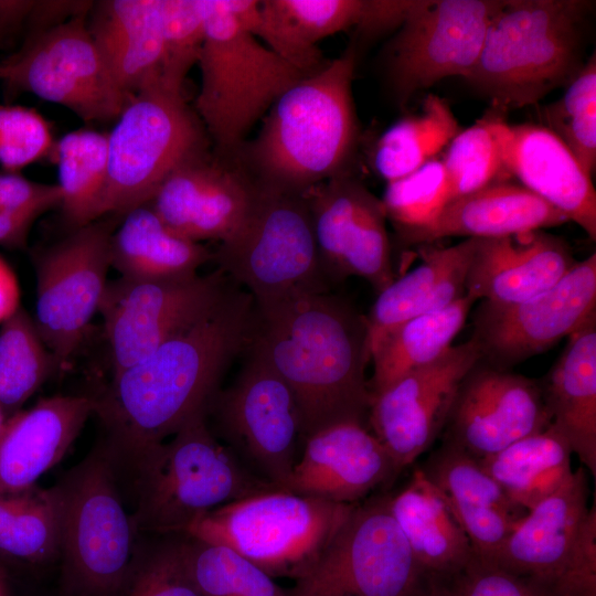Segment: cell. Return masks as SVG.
Wrapping results in <instances>:
<instances>
[{
	"label": "cell",
	"instance_id": "1",
	"mask_svg": "<svg viewBox=\"0 0 596 596\" xmlns=\"http://www.w3.org/2000/svg\"><path fill=\"white\" fill-rule=\"evenodd\" d=\"M255 326V301L234 283L210 312L89 396L115 462L164 441L206 409L230 364L251 345Z\"/></svg>",
	"mask_w": 596,
	"mask_h": 596
},
{
	"label": "cell",
	"instance_id": "2",
	"mask_svg": "<svg viewBox=\"0 0 596 596\" xmlns=\"http://www.w3.org/2000/svg\"><path fill=\"white\" fill-rule=\"evenodd\" d=\"M255 306L252 344L291 390L302 440L339 423L369 428L365 316L331 290Z\"/></svg>",
	"mask_w": 596,
	"mask_h": 596
},
{
	"label": "cell",
	"instance_id": "3",
	"mask_svg": "<svg viewBox=\"0 0 596 596\" xmlns=\"http://www.w3.org/2000/svg\"><path fill=\"white\" fill-rule=\"evenodd\" d=\"M356 47L289 87L236 159L260 185L302 194L351 171L359 125L352 95Z\"/></svg>",
	"mask_w": 596,
	"mask_h": 596
},
{
	"label": "cell",
	"instance_id": "4",
	"mask_svg": "<svg viewBox=\"0 0 596 596\" xmlns=\"http://www.w3.org/2000/svg\"><path fill=\"white\" fill-rule=\"evenodd\" d=\"M116 467L131 476L135 531L156 535L184 534L215 508L279 490L253 476L213 435L205 409L191 416L169 440Z\"/></svg>",
	"mask_w": 596,
	"mask_h": 596
},
{
	"label": "cell",
	"instance_id": "5",
	"mask_svg": "<svg viewBox=\"0 0 596 596\" xmlns=\"http://www.w3.org/2000/svg\"><path fill=\"white\" fill-rule=\"evenodd\" d=\"M590 9L592 2L583 0H504L466 81L502 111L536 104L567 86L585 64Z\"/></svg>",
	"mask_w": 596,
	"mask_h": 596
},
{
	"label": "cell",
	"instance_id": "6",
	"mask_svg": "<svg viewBox=\"0 0 596 596\" xmlns=\"http://www.w3.org/2000/svg\"><path fill=\"white\" fill-rule=\"evenodd\" d=\"M195 99L213 153L236 158L252 128L304 78L263 44L238 13L236 0H205V38Z\"/></svg>",
	"mask_w": 596,
	"mask_h": 596
},
{
	"label": "cell",
	"instance_id": "7",
	"mask_svg": "<svg viewBox=\"0 0 596 596\" xmlns=\"http://www.w3.org/2000/svg\"><path fill=\"white\" fill-rule=\"evenodd\" d=\"M356 504L272 490L209 511L183 535L228 547L273 578L295 581L316 563Z\"/></svg>",
	"mask_w": 596,
	"mask_h": 596
},
{
	"label": "cell",
	"instance_id": "8",
	"mask_svg": "<svg viewBox=\"0 0 596 596\" xmlns=\"http://www.w3.org/2000/svg\"><path fill=\"white\" fill-rule=\"evenodd\" d=\"M213 262L256 305L332 287L319 259L304 195L260 184L247 215L220 243Z\"/></svg>",
	"mask_w": 596,
	"mask_h": 596
},
{
	"label": "cell",
	"instance_id": "9",
	"mask_svg": "<svg viewBox=\"0 0 596 596\" xmlns=\"http://www.w3.org/2000/svg\"><path fill=\"white\" fill-rule=\"evenodd\" d=\"M107 135V175L98 220L121 217L148 203L177 167L212 149L183 94L160 86L137 93Z\"/></svg>",
	"mask_w": 596,
	"mask_h": 596
},
{
	"label": "cell",
	"instance_id": "10",
	"mask_svg": "<svg viewBox=\"0 0 596 596\" xmlns=\"http://www.w3.org/2000/svg\"><path fill=\"white\" fill-rule=\"evenodd\" d=\"M63 496L60 556L77 596H116L136 556L135 529L119 477L103 444L58 482Z\"/></svg>",
	"mask_w": 596,
	"mask_h": 596
},
{
	"label": "cell",
	"instance_id": "11",
	"mask_svg": "<svg viewBox=\"0 0 596 596\" xmlns=\"http://www.w3.org/2000/svg\"><path fill=\"white\" fill-rule=\"evenodd\" d=\"M213 435L259 480L286 490L302 445L294 394L251 343L236 377L209 402Z\"/></svg>",
	"mask_w": 596,
	"mask_h": 596
},
{
	"label": "cell",
	"instance_id": "12",
	"mask_svg": "<svg viewBox=\"0 0 596 596\" xmlns=\"http://www.w3.org/2000/svg\"><path fill=\"white\" fill-rule=\"evenodd\" d=\"M390 494L356 504L289 596H428L429 577L389 507Z\"/></svg>",
	"mask_w": 596,
	"mask_h": 596
},
{
	"label": "cell",
	"instance_id": "13",
	"mask_svg": "<svg viewBox=\"0 0 596 596\" xmlns=\"http://www.w3.org/2000/svg\"><path fill=\"white\" fill-rule=\"evenodd\" d=\"M87 14L28 34L21 49L0 62L7 92L34 94L85 123L117 119L130 98L116 84L89 33Z\"/></svg>",
	"mask_w": 596,
	"mask_h": 596
},
{
	"label": "cell",
	"instance_id": "14",
	"mask_svg": "<svg viewBox=\"0 0 596 596\" xmlns=\"http://www.w3.org/2000/svg\"><path fill=\"white\" fill-rule=\"evenodd\" d=\"M120 219L108 215L70 228L58 241L32 252L34 322L58 370L67 368L98 311L108 283L110 238Z\"/></svg>",
	"mask_w": 596,
	"mask_h": 596
},
{
	"label": "cell",
	"instance_id": "15",
	"mask_svg": "<svg viewBox=\"0 0 596 596\" xmlns=\"http://www.w3.org/2000/svg\"><path fill=\"white\" fill-rule=\"evenodd\" d=\"M504 0H416L384 50L395 100L405 105L439 81L471 74L492 18Z\"/></svg>",
	"mask_w": 596,
	"mask_h": 596
},
{
	"label": "cell",
	"instance_id": "16",
	"mask_svg": "<svg viewBox=\"0 0 596 596\" xmlns=\"http://www.w3.org/2000/svg\"><path fill=\"white\" fill-rule=\"evenodd\" d=\"M234 281L221 270L180 278L119 277L108 281L98 311L104 319L111 375L151 354L210 312Z\"/></svg>",
	"mask_w": 596,
	"mask_h": 596
},
{
	"label": "cell",
	"instance_id": "17",
	"mask_svg": "<svg viewBox=\"0 0 596 596\" xmlns=\"http://www.w3.org/2000/svg\"><path fill=\"white\" fill-rule=\"evenodd\" d=\"M596 313V254L551 288L519 302L482 301L473 317L481 361L509 370L568 338Z\"/></svg>",
	"mask_w": 596,
	"mask_h": 596
},
{
	"label": "cell",
	"instance_id": "18",
	"mask_svg": "<svg viewBox=\"0 0 596 596\" xmlns=\"http://www.w3.org/2000/svg\"><path fill=\"white\" fill-rule=\"evenodd\" d=\"M322 269L331 285L365 279L379 294L394 279L386 213L351 171L302 193Z\"/></svg>",
	"mask_w": 596,
	"mask_h": 596
},
{
	"label": "cell",
	"instance_id": "19",
	"mask_svg": "<svg viewBox=\"0 0 596 596\" xmlns=\"http://www.w3.org/2000/svg\"><path fill=\"white\" fill-rule=\"evenodd\" d=\"M416 0H241L249 31L305 75L327 64L318 43L355 28L365 36L396 30Z\"/></svg>",
	"mask_w": 596,
	"mask_h": 596
},
{
	"label": "cell",
	"instance_id": "20",
	"mask_svg": "<svg viewBox=\"0 0 596 596\" xmlns=\"http://www.w3.org/2000/svg\"><path fill=\"white\" fill-rule=\"evenodd\" d=\"M480 359L469 339L372 394L369 428L398 475L441 435L460 382Z\"/></svg>",
	"mask_w": 596,
	"mask_h": 596
},
{
	"label": "cell",
	"instance_id": "21",
	"mask_svg": "<svg viewBox=\"0 0 596 596\" xmlns=\"http://www.w3.org/2000/svg\"><path fill=\"white\" fill-rule=\"evenodd\" d=\"M550 425L540 380L479 360L460 382L441 434L482 459Z\"/></svg>",
	"mask_w": 596,
	"mask_h": 596
},
{
	"label": "cell",
	"instance_id": "22",
	"mask_svg": "<svg viewBox=\"0 0 596 596\" xmlns=\"http://www.w3.org/2000/svg\"><path fill=\"white\" fill-rule=\"evenodd\" d=\"M257 189L236 158L211 149L169 173L147 204L178 235L221 243L241 225Z\"/></svg>",
	"mask_w": 596,
	"mask_h": 596
},
{
	"label": "cell",
	"instance_id": "23",
	"mask_svg": "<svg viewBox=\"0 0 596 596\" xmlns=\"http://www.w3.org/2000/svg\"><path fill=\"white\" fill-rule=\"evenodd\" d=\"M398 472L382 444L354 422L328 426L302 440L286 491L355 504Z\"/></svg>",
	"mask_w": 596,
	"mask_h": 596
},
{
	"label": "cell",
	"instance_id": "24",
	"mask_svg": "<svg viewBox=\"0 0 596 596\" xmlns=\"http://www.w3.org/2000/svg\"><path fill=\"white\" fill-rule=\"evenodd\" d=\"M576 263L568 244L543 230L476 240L466 295L475 301L519 302L557 284Z\"/></svg>",
	"mask_w": 596,
	"mask_h": 596
},
{
	"label": "cell",
	"instance_id": "25",
	"mask_svg": "<svg viewBox=\"0 0 596 596\" xmlns=\"http://www.w3.org/2000/svg\"><path fill=\"white\" fill-rule=\"evenodd\" d=\"M419 469L445 499L472 554L493 562L528 511L504 493L478 459L449 443L443 441Z\"/></svg>",
	"mask_w": 596,
	"mask_h": 596
},
{
	"label": "cell",
	"instance_id": "26",
	"mask_svg": "<svg viewBox=\"0 0 596 596\" xmlns=\"http://www.w3.org/2000/svg\"><path fill=\"white\" fill-rule=\"evenodd\" d=\"M587 500L585 468L579 467L557 490L525 513L491 563L538 579L555 593L588 514Z\"/></svg>",
	"mask_w": 596,
	"mask_h": 596
},
{
	"label": "cell",
	"instance_id": "27",
	"mask_svg": "<svg viewBox=\"0 0 596 596\" xmlns=\"http://www.w3.org/2000/svg\"><path fill=\"white\" fill-rule=\"evenodd\" d=\"M566 222L558 210L518 182L502 180L451 200L427 224L396 235L403 245L422 246L454 236L498 238Z\"/></svg>",
	"mask_w": 596,
	"mask_h": 596
},
{
	"label": "cell",
	"instance_id": "28",
	"mask_svg": "<svg viewBox=\"0 0 596 596\" xmlns=\"http://www.w3.org/2000/svg\"><path fill=\"white\" fill-rule=\"evenodd\" d=\"M509 178L558 210L596 240V191L570 149L543 125H510Z\"/></svg>",
	"mask_w": 596,
	"mask_h": 596
},
{
	"label": "cell",
	"instance_id": "29",
	"mask_svg": "<svg viewBox=\"0 0 596 596\" xmlns=\"http://www.w3.org/2000/svg\"><path fill=\"white\" fill-rule=\"evenodd\" d=\"M91 414L89 396L56 395L11 415L0 438V491L36 485L62 459Z\"/></svg>",
	"mask_w": 596,
	"mask_h": 596
},
{
	"label": "cell",
	"instance_id": "30",
	"mask_svg": "<svg viewBox=\"0 0 596 596\" xmlns=\"http://www.w3.org/2000/svg\"><path fill=\"white\" fill-rule=\"evenodd\" d=\"M91 11L89 33L121 92L131 99L163 87L160 0L99 1Z\"/></svg>",
	"mask_w": 596,
	"mask_h": 596
},
{
	"label": "cell",
	"instance_id": "31",
	"mask_svg": "<svg viewBox=\"0 0 596 596\" xmlns=\"http://www.w3.org/2000/svg\"><path fill=\"white\" fill-rule=\"evenodd\" d=\"M541 381L551 425L596 476V313L568 338Z\"/></svg>",
	"mask_w": 596,
	"mask_h": 596
},
{
	"label": "cell",
	"instance_id": "32",
	"mask_svg": "<svg viewBox=\"0 0 596 596\" xmlns=\"http://www.w3.org/2000/svg\"><path fill=\"white\" fill-rule=\"evenodd\" d=\"M476 238L451 246L422 245V263L377 294L366 318L369 344L411 318L449 307L466 296Z\"/></svg>",
	"mask_w": 596,
	"mask_h": 596
},
{
	"label": "cell",
	"instance_id": "33",
	"mask_svg": "<svg viewBox=\"0 0 596 596\" xmlns=\"http://www.w3.org/2000/svg\"><path fill=\"white\" fill-rule=\"evenodd\" d=\"M389 507L429 578L453 574L472 557L465 531L419 468L400 492L390 496Z\"/></svg>",
	"mask_w": 596,
	"mask_h": 596
},
{
	"label": "cell",
	"instance_id": "34",
	"mask_svg": "<svg viewBox=\"0 0 596 596\" xmlns=\"http://www.w3.org/2000/svg\"><path fill=\"white\" fill-rule=\"evenodd\" d=\"M120 220L110 238L109 256L110 267L121 277H189L214 259V252L174 233L147 203Z\"/></svg>",
	"mask_w": 596,
	"mask_h": 596
},
{
	"label": "cell",
	"instance_id": "35",
	"mask_svg": "<svg viewBox=\"0 0 596 596\" xmlns=\"http://www.w3.org/2000/svg\"><path fill=\"white\" fill-rule=\"evenodd\" d=\"M475 302L466 295L447 308L403 321L370 342L371 394L444 355L453 347Z\"/></svg>",
	"mask_w": 596,
	"mask_h": 596
},
{
	"label": "cell",
	"instance_id": "36",
	"mask_svg": "<svg viewBox=\"0 0 596 596\" xmlns=\"http://www.w3.org/2000/svg\"><path fill=\"white\" fill-rule=\"evenodd\" d=\"M571 455L567 441L550 425L478 461L514 503L529 511L571 477Z\"/></svg>",
	"mask_w": 596,
	"mask_h": 596
},
{
	"label": "cell",
	"instance_id": "37",
	"mask_svg": "<svg viewBox=\"0 0 596 596\" xmlns=\"http://www.w3.org/2000/svg\"><path fill=\"white\" fill-rule=\"evenodd\" d=\"M461 129L447 100L428 94L418 113L380 136L373 150L374 170L386 183L398 180L436 159Z\"/></svg>",
	"mask_w": 596,
	"mask_h": 596
},
{
	"label": "cell",
	"instance_id": "38",
	"mask_svg": "<svg viewBox=\"0 0 596 596\" xmlns=\"http://www.w3.org/2000/svg\"><path fill=\"white\" fill-rule=\"evenodd\" d=\"M63 496L58 485L0 491V553L30 563L60 556Z\"/></svg>",
	"mask_w": 596,
	"mask_h": 596
},
{
	"label": "cell",
	"instance_id": "39",
	"mask_svg": "<svg viewBox=\"0 0 596 596\" xmlns=\"http://www.w3.org/2000/svg\"><path fill=\"white\" fill-rule=\"evenodd\" d=\"M50 158L57 167L60 209L68 228L98 220L107 175L108 135L85 128L71 131L55 141Z\"/></svg>",
	"mask_w": 596,
	"mask_h": 596
},
{
	"label": "cell",
	"instance_id": "40",
	"mask_svg": "<svg viewBox=\"0 0 596 596\" xmlns=\"http://www.w3.org/2000/svg\"><path fill=\"white\" fill-rule=\"evenodd\" d=\"M509 138L510 125L503 111L493 107L454 137L441 161L455 199L490 183L511 180L505 170Z\"/></svg>",
	"mask_w": 596,
	"mask_h": 596
},
{
	"label": "cell",
	"instance_id": "41",
	"mask_svg": "<svg viewBox=\"0 0 596 596\" xmlns=\"http://www.w3.org/2000/svg\"><path fill=\"white\" fill-rule=\"evenodd\" d=\"M58 370L35 326L20 307L0 328V405L9 418Z\"/></svg>",
	"mask_w": 596,
	"mask_h": 596
},
{
	"label": "cell",
	"instance_id": "42",
	"mask_svg": "<svg viewBox=\"0 0 596 596\" xmlns=\"http://www.w3.org/2000/svg\"><path fill=\"white\" fill-rule=\"evenodd\" d=\"M182 550L203 596H289L270 575L228 547L183 535Z\"/></svg>",
	"mask_w": 596,
	"mask_h": 596
},
{
	"label": "cell",
	"instance_id": "43",
	"mask_svg": "<svg viewBox=\"0 0 596 596\" xmlns=\"http://www.w3.org/2000/svg\"><path fill=\"white\" fill-rule=\"evenodd\" d=\"M551 130L570 149L590 178L596 166V57L585 62L565 94L543 110Z\"/></svg>",
	"mask_w": 596,
	"mask_h": 596
},
{
	"label": "cell",
	"instance_id": "44",
	"mask_svg": "<svg viewBox=\"0 0 596 596\" xmlns=\"http://www.w3.org/2000/svg\"><path fill=\"white\" fill-rule=\"evenodd\" d=\"M441 159H433L414 172L386 183L383 198L386 217L396 232L423 226L454 200Z\"/></svg>",
	"mask_w": 596,
	"mask_h": 596
},
{
	"label": "cell",
	"instance_id": "45",
	"mask_svg": "<svg viewBox=\"0 0 596 596\" xmlns=\"http://www.w3.org/2000/svg\"><path fill=\"white\" fill-rule=\"evenodd\" d=\"M162 86L183 94L184 79L198 64L205 38V0H160Z\"/></svg>",
	"mask_w": 596,
	"mask_h": 596
},
{
	"label": "cell",
	"instance_id": "46",
	"mask_svg": "<svg viewBox=\"0 0 596 596\" xmlns=\"http://www.w3.org/2000/svg\"><path fill=\"white\" fill-rule=\"evenodd\" d=\"M160 538L136 553L132 567L116 596H203L185 566L183 534Z\"/></svg>",
	"mask_w": 596,
	"mask_h": 596
},
{
	"label": "cell",
	"instance_id": "47",
	"mask_svg": "<svg viewBox=\"0 0 596 596\" xmlns=\"http://www.w3.org/2000/svg\"><path fill=\"white\" fill-rule=\"evenodd\" d=\"M428 596H556L549 585L472 554L459 571L429 578Z\"/></svg>",
	"mask_w": 596,
	"mask_h": 596
},
{
	"label": "cell",
	"instance_id": "48",
	"mask_svg": "<svg viewBox=\"0 0 596 596\" xmlns=\"http://www.w3.org/2000/svg\"><path fill=\"white\" fill-rule=\"evenodd\" d=\"M54 145L52 127L36 109L0 105L1 171L20 172L51 157Z\"/></svg>",
	"mask_w": 596,
	"mask_h": 596
},
{
	"label": "cell",
	"instance_id": "49",
	"mask_svg": "<svg viewBox=\"0 0 596 596\" xmlns=\"http://www.w3.org/2000/svg\"><path fill=\"white\" fill-rule=\"evenodd\" d=\"M556 596H596V510L589 508L567 565L555 587Z\"/></svg>",
	"mask_w": 596,
	"mask_h": 596
},
{
	"label": "cell",
	"instance_id": "50",
	"mask_svg": "<svg viewBox=\"0 0 596 596\" xmlns=\"http://www.w3.org/2000/svg\"><path fill=\"white\" fill-rule=\"evenodd\" d=\"M61 203L57 184L32 181L20 172H0V209L40 216Z\"/></svg>",
	"mask_w": 596,
	"mask_h": 596
},
{
	"label": "cell",
	"instance_id": "51",
	"mask_svg": "<svg viewBox=\"0 0 596 596\" xmlns=\"http://www.w3.org/2000/svg\"><path fill=\"white\" fill-rule=\"evenodd\" d=\"M38 215L17 213L0 209V246L10 249H23Z\"/></svg>",
	"mask_w": 596,
	"mask_h": 596
},
{
	"label": "cell",
	"instance_id": "52",
	"mask_svg": "<svg viewBox=\"0 0 596 596\" xmlns=\"http://www.w3.org/2000/svg\"><path fill=\"white\" fill-rule=\"evenodd\" d=\"M34 2L0 0V44L26 28Z\"/></svg>",
	"mask_w": 596,
	"mask_h": 596
},
{
	"label": "cell",
	"instance_id": "53",
	"mask_svg": "<svg viewBox=\"0 0 596 596\" xmlns=\"http://www.w3.org/2000/svg\"><path fill=\"white\" fill-rule=\"evenodd\" d=\"M20 307V287L17 276L0 255V324Z\"/></svg>",
	"mask_w": 596,
	"mask_h": 596
},
{
	"label": "cell",
	"instance_id": "54",
	"mask_svg": "<svg viewBox=\"0 0 596 596\" xmlns=\"http://www.w3.org/2000/svg\"><path fill=\"white\" fill-rule=\"evenodd\" d=\"M7 415L4 414L1 405H0V438L2 436V433H3V429H4V426H6V423H7Z\"/></svg>",
	"mask_w": 596,
	"mask_h": 596
}]
</instances>
